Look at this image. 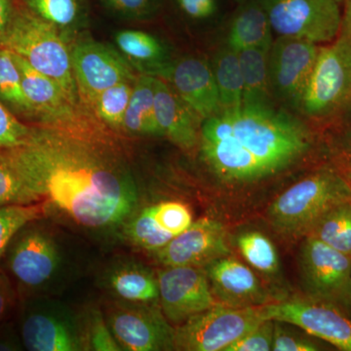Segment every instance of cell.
<instances>
[{
	"label": "cell",
	"instance_id": "d4e9b609",
	"mask_svg": "<svg viewBox=\"0 0 351 351\" xmlns=\"http://www.w3.org/2000/svg\"><path fill=\"white\" fill-rule=\"evenodd\" d=\"M29 12L56 27L71 45L89 23L86 0H18Z\"/></svg>",
	"mask_w": 351,
	"mask_h": 351
},
{
	"label": "cell",
	"instance_id": "f35d334b",
	"mask_svg": "<svg viewBox=\"0 0 351 351\" xmlns=\"http://www.w3.org/2000/svg\"><path fill=\"white\" fill-rule=\"evenodd\" d=\"M274 326L272 320H265L241 338L232 343L225 351H269L274 343Z\"/></svg>",
	"mask_w": 351,
	"mask_h": 351
},
{
	"label": "cell",
	"instance_id": "ac0fdd59",
	"mask_svg": "<svg viewBox=\"0 0 351 351\" xmlns=\"http://www.w3.org/2000/svg\"><path fill=\"white\" fill-rule=\"evenodd\" d=\"M228 253L223 226L216 219L201 218L154 254L165 267H202Z\"/></svg>",
	"mask_w": 351,
	"mask_h": 351
},
{
	"label": "cell",
	"instance_id": "d590c367",
	"mask_svg": "<svg viewBox=\"0 0 351 351\" xmlns=\"http://www.w3.org/2000/svg\"><path fill=\"white\" fill-rule=\"evenodd\" d=\"M82 319L87 350H122L108 327L103 311L90 308L85 316H82Z\"/></svg>",
	"mask_w": 351,
	"mask_h": 351
},
{
	"label": "cell",
	"instance_id": "d6986e66",
	"mask_svg": "<svg viewBox=\"0 0 351 351\" xmlns=\"http://www.w3.org/2000/svg\"><path fill=\"white\" fill-rule=\"evenodd\" d=\"M201 120L221 110L210 60L195 55L175 58L163 77Z\"/></svg>",
	"mask_w": 351,
	"mask_h": 351
},
{
	"label": "cell",
	"instance_id": "f6af8a7d",
	"mask_svg": "<svg viewBox=\"0 0 351 351\" xmlns=\"http://www.w3.org/2000/svg\"><path fill=\"white\" fill-rule=\"evenodd\" d=\"M341 32L346 34L351 40V0H343Z\"/></svg>",
	"mask_w": 351,
	"mask_h": 351
},
{
	"label": "cell",
	"instance_id": "5bb4252c",
	"mask_svg": "<svg viewBox=\"0 0 351 351\" xmlns=\"http://www.w3.org/2000/svg\"><path fill=\"white\" fill-rule=\"evenodd\" d=\"M159 304L177 327L216 304L206 270L197 267H167L157 274Z\"/></svg>",
	"mask_w": 351,
	"mask_h": 351
},
{
	"label": "cell",
	"instance_id": "6da1fadb",
	"mask_svg": "<svg viewBox=\"0 0 351 351\" xmlns=\"http://www.w3.org/2000/svg\"><path fill=\"white\" fill-rule=\"evenodd\" d=\"M93 115L66 125H32L27 143L8 149L46 215L93 237L122 230L140 193L125 154Z\"/></svg>",
	"mask_w": 351,
	"mask_h": 351
},
{
	"label": "cell",
	"instance_id": "bcb514c9",
	"mask_svg": "<svg viewBox=\"0 0 351 351\" xmlns=\"http://www.w3.org/2000/svg\"><path fill=\"white\" fill-rule=\"evenodd\" d=\"M345 306L346 307H348V308H350L351 311V269L350 274V280H348V292H346Z\"/></svg>",
	"mask_w": 351,
	"mask_h": 351
},
{
	"label": "cell",
	"instance_id": "1f68e13d",
	"mask_svg": "<svg viewBox=\"0 0 351 351\" xmlns=\"http://www.w3.org/2000/svg\"><path fill=\"white\" fill-rule=\"evenodd\" d=\"M40 202L25 184L8 149H0V207Z\"/></svg>",
	"mask_w": 351,
	"mask_h": 351
},
{
	"label": "cell",
	"instance_id": "277c9868",
	"mask_svg": "<svg viewBox=\"0 0 351 351\" xmlns=\"http://www.w3.org/2000/svg\"><path fill=\"white\" fill-rule=\"evenodd\" d=\"M0 47L24 58L32 68L59 83L82 105L71 61V47L56 27L36 17L18 1Z\"/></svg>",
	"mask_w": 351,
	"mask_h": 351
},
{
	"label": "cell",
	"instance_id": "74e56055",
	"mask_svg": "<svg viewBox=\"0 0 351 351\" xmlns=\"http://www.w3.org/2000/svg\"><path fill=\"white\" fill-rule=\"evenodd\" d=\"M32 132V125L25 124L0 101V149L25 144Z\"/></svg>",
	"mask_w": 351,
	"mask_h": 351
},
{
	"label": "cell",
	"instance_id": "ffe728a7",
	"mask_svg": "<svg viewBox=\"0 0 351 351\" xmlns=\"http://www.w3.org/2000/svg\"><path fill=\"white\" fill-rule=\"evenodd\" d=\"M208 280L221 304L234 307L260 306L267 294L258 277L247 265L232 257L217 258L206 267Z\"/></svg>",
	"mask_w": 351,
	"mask_h": 351
},
{
	"label": "cell",
	"instance_id": "7bdbcfd3",
	"mask_svg": "<svg viewBox=\"0 0 351 351\" xmlns=\"http://www.w3.org/2000/svg\"><path fill=\"white\" fill-rule=\"evenodd\" d=\"M25 350L17 324L10 319L0 323V351Z\"/></svg>",
	"mask_w": 351,
	"mask_h": 351
},
{
	"label": "cell",
	"instance_id": "83f0119b",
	"mask_svg": "<svg viewBox=\"0 0 351 351\" xmlns=\"http://www.w3.org/2000/svg\"><path fill=\"white\" fill-rule=\"evenodd\" d=\"M269 51L250 48L239 52L243 77L242 106H277L270 94Z\"/></svg>",
	"mask_w": 351,
	"mask_h": 351
},
{
	"label": "cell",
	"instance_id": "ba28073f",
	"mask_svg": "<svg viewBox=\"0 0 351 351\" xmlns=\"http://www.w3.org/2000/svg\"><path fill=\"white\" fill-rule=\"evenodd\" d=\"M263 321L260 306L234 307L216 302L175 327V348L186 351H225Z\"/></svg>",
	"mask_w": 351,
	"mask_h": 351
},
{
	"label": "cell",
	"instance_id": "30bf717a",
	"mask_svg": "<svg viewBox=\"0 0 351 351\" xmlns=\"http://www.w3.org/2000/svg\"><path fill=\"white\" fill-rule=\"evenodd\" d=\"M105 317L122 350H174L175 327L164 315L159 302H132L115 300Z\"/></svg>",
	"mask_w": 351,
	"mask_h": 351
},
{
	"label": "cell",
	"instance_id": "8fae6325",
	"mask_svg": "<svg viewBox=\"0 0 351 351\" xmlns=\"http://www.w3.org/2000/svg\"><path fill=\"white\" fill-rule=\"evenodd\" d=\"M276 36L323 45L338 38L341 9L338 0H258Z\"/></svg>",
	"mask_w": 351,
	"mask_h": 351
},
{
	"label": "cell",
	"instance_id": "44dd1931",
	"mask_svg": "<svg viewBox=\"0 0 351 351\" xmlns=\"http://www.w3.org/2000/svg\"><path fill=\"white\" fill-rule=\"evenodd\" d=\"M154 110L163 137L184 151L199 145L202 120L177 92L161 78H154Z\"/></svg>",
	"mask_w": 351,
	"mask_h": 351
},
{
	"label": "cell",
	"instance_id": "4dcf8cb0",
	"mask_svg": "<svg viewBox=\"0 0 351 351\" xmlns=\"http://www.w3.org/2000/svg\"><path fill=\"white\" fill-rule=\"evenodd\" d=\"M134 82H120L101 92L91 108L95 119L113 131H122Z\"/></svg>",
	"mask_w": 351,
	"mask_h": 351
},
{
	"label": "cell",
	"instance_id": "8d00e7d4",
	"mask_svg": "<svg viewBox=\"0 0 351 351\" xmlns=\"http://www.w3.org/2000/svg\"><path fill=\"white\" fill-rule=\"evenodd\" d=\"M101 6L127 21L154 19L160 12L162 0H99Z\"/></svg>",
	"mask_w": 351,
	"mask_h": 351
},
{
	"label": "cell",
	"instance_id": "cb8c5ba5",
	"mask_svg": "<svg viewBox=\"0 0 351 351\" xmlns=\"http://www.w3.org/2000/svg\"><path fill=\"white\" fill-rule=\"evenodd\" d=\"M103 284L115 300L132 302H159L158 278L149 267L133 261L113 263Z\"/></svg>",
	"mask_w": 351,
	"mask_h": 351
},
{
	"label": "cell",
	"instance_id": "f1b7e54d",
	"mask_svg": "<svg viewBox=\"0 0 351 351\" xmlns=\"http://www.w3.org/2000/svg\"><path fill=\"white\" fill-rule=\"evenodd\" d=\"M307 235L351 258V199L323 215Z\"/></svg>",
	"mask_w": 351,
	"mask_h": 351
},
{
	"label": "cell",
	"instance_id": "603a6c76",
	"mask_svg": "<svg viewBox=\"0 0 351 351\" xmlns=\"http://www.w3.org/2000/svg\"><path fill=\"white\" fill-rule=\"evenodd\" d=\"M274 40L269 17L261 2L245 0L228 20L223 43L239 52L250 48L269 50Z\"/></svg>",
	"mask_w": 351,
	"mask_h": 351
},
{
	"label": "cell",
	"instance_id": "b9f144b4",
	"mask_svg": "<svg viewBox=\"0 0 351 351\" xmlns=\"http://www.w3.org/2000/svg\"><path fill=\"white\" fill-rule=\"evenodd\" d=\"M19 297L10 279L0 270V323L11 319L17 311Z\"/></svg>",
	"mask_w": 351,
	"mask_h": 351
},
{
	"label": "cell",
	"instance_id": "836d02e7",
	"mask_svg": "<svg viewBox=\"0 0 351 351\" xmlns=\"http://www.w3.org/2000/svg\"><path fill=\"white\" fill-rule=\"evenodd\" d=\"M326 131L325 147L332 166L351 184V117L323 129Z\"/></svg>",
	"mask_w": 351,
	"mask_h": 351
},
{
	"label": "cell",
	"instance_id": "60d3db41",
	"mask_svg": "<svg viewBox=\"0 0 351 351\" xmlns=\"http://www.w3.org/2000/svg\"><path fill=\"white\" fill-rule=\"evenodd\" d=\"M274 326V351H315L319 350L318 346L313 341L300 335L292 334L281 326L280 322H276Z\"/></svg>",
	"mask_w": 351,
	"mask_h": 351
},
{
	"label": "cell",
	"instance_id": "e0dca14e",
	"mask_svg": "<svg viewBox=\"0 0 351 351\" xmlns=\"http://www.w3.org/2000/svg\"><path fill=\"white\" fill-rule=\"evenodd\" d=\"M13 57L19 68L23 90L34 110V125H66L92 115L76 105L59 83L32 68L19 55L13 53Z\"/></svg>",
	"mask_w": 351,
	"mask_h": 351
},
{
	"label": "cell",
	"instance_id": "7dc6e473",
	"mask_svg": "<svg viewBox=\"0 0 351 351\" xmlns=\"http://www.w3.org/2000/svg\"><path fill=\"white\" fill-rule=\"evenodd\" d=\"M235 1H237V3H239H239H241V2H244V1H245V0H235Z\"/></svg>",
	"mask_w": 351,
	"mask_h": 351
},
{
	"label": "cell",
	"instance_id": "f546056e",
	"mask_svg": "<svg viewBox=\"0 0 351 351\" xmlns=\"http://www.w3.org/2000/svg\"><path fill=\"white\" fill-rule=\"evenodd\" d=\"M0 101L20 119L34 124V110L27 100L13 53L0 47Z\"/></svg>",
	"mask_w": 351,
	"mask_h": 351
},
{
	"label": "cell",
	"instance_id": "3957f363",
	"mask_svg": "<svg viewBox=\"0 0 351 351\" xmlns=\"http://www.w3.org/2000/svg\"><path fill=\"white\" fill-rule=\"evenodd\" d=\"M297 114L321 129L351 117V40L343 32L320 46Z\"/></svg>",
	"mask_w": 351,
	"mask_h": 351
},
{
	"label": "cell",
	"instance_id": "9c48e42d",
	"mask_svg": "<svg viewBox=\"0 0 351 351\" xmlns=\"http://www.w3.org/2000/svg\"><path fill=\"white\" fill-rule=\"evenodd\" d=\"M69 47L80 101L90 113L101 92L120 82H134L138 75L112 44L85 38L82 34Z\"/></svg>",
	"mask_w": 351,
	"mask_h": 351
},
{
	"label": "cell",
	"instance_id": "2e32d148",
	"mask_svg": "<svg viewBox=\"0 0 351 351\" xmlns=\"http://www.w3.org/2000/svg\"><path fill=\"white\" fill-rule=\"evenodd\" d=\"M193 221V214L184 203L160 201L138 208L122 232L134 246L154 253L184 232Z\"/></svg>",
	"mask_w": 351,
	"mask_h": 351
},
{
	"label": "cell",
	"instance_id": "52a82bcc",
	"mask_svg": "<svg viewBox=\"0 0 351 351\" xmlns=\"http://www.w3.org/2000/svg\"><path fill=\"white\" fill-rule=\"evenodd\" d=\"M17 327L29 351L87 350L82 316L45 295L19 299Z\"/></svg>",
	"mask_w": 351,
	"mask_h": 351
},
{
	"label": "cell",
	"instance_id": "7c38bea8",
	"mask_svg": "<svg viewBox=\"0 0 351 351\" xmlns=\"http://www.w3.org/2000/svg\"><path fill=\"white\" fill-rule=\"evenodd\" d=\"M320 46L304 39H274L269 51V80L270 94L277 106L297 114Z\"/></svg>",
	"mask_w": 351,
	"mask_h": 351
},
{
	"label": "cell",
	"instance_id": "5b68a950",
	"mask_svg": "<svg viewBox=\"0 0 351 351\" xmlns=\"http://www.w3.org/2000/svg\"><path fill=\"white\" fill-rule=\"evenodd\" d=\"M350 199L351 184L327 163L277 196L269 208V218L280 232L307 235L323 215Z\"/></svg>",
	"mask_w": 351,
	"mask_h": 351
},
{
	"label": "cell",
	"instance_id": "ee69618b",
	"mask_svg": "<svg viewBox=\"0 0 351 351\" xmlns=\"http://www.w3.org/2000/svg\"><path fill=\"white\" fill-rule=\"evenodd\" d=\"M18 0H0V40L15 12Z\"/></svg>",
	"mask_w": 351,
	"mask_h": 351
},
{
	"label": "cell",
	"instance_id": "7a4b0ae2",
	"mask_svg": "<svg viewBox=\"0 0 351 351\" xmlns=\"http://www.w3.org/2000/svg\"><path fill=\"white\" fill-rule=\"evenodd\" d=\"M315 128L279 106H242L203 120L199 151L228 184H252L295 165L315 149Z\"/></svg>",
	"mask_w": 351,
	"mask_h": 351
},
{
	"label": "cell",
	"instance_id": "e575fe53",
	"mask_svg": "<svg viewBox=\"0 0 351 351\" xmlns=\"http://www.w3.org/2000/svg\"><path fill=\"white\" fill-rule=\"evenodd\" d=\"M45 216L44 202L0 207V263L15 233L25 223Z\"/></svg>",
	"mask_w": 351,
	"mask_h": 351
},
{
	"label": "cell",
	"instance_id": "4316f807",
	"mask_svg": "<svg viewBox=\"0 0 351 351\" xmlns=\"http://www.w3.org/2000/svg\"><path fill=\"white\" fill-rule=\"evenodd\" d=\"M219 95L221 108L242 107L243 77L239 52L221 43L210 59Z\"/></svg>",
	"mask_w": 351,
	"mask_h": 351
},
{
	"label": "cell",
	"instance_id": "d6a6232c",
	"mask_svg": "<svg viewBox=\"0 0 351 351\" xmlns=\"http://www.w3.org/2000/svg\"><path fill=\"white\" fill-rule=\"evenodd\" d=\"M237 247L245 260L258 271L270 274L278 269L279 261L276 246L263 233H242L237 239Z\"/></svg>",
	"mask_w": 351,
	"mask_h": 351
},
{
	"label": "cell",
	"instance_id": "4fadbf2b",
	"mask_svg": "<svg viewBox=\"0 0 351 351\" xmlns=\"http://www.w3.org/2000/svg\"><path fill=\"white\" fill-rule=\"evenodd\" d=\"M260 311L263 320L295 325L339 350L351 351V318L334 302L315 299L274 302L260 306Z\"/></svg>",
	"mask_w": 351,
	"mask_h": 351
},
{
	"label": "cell",
	"instance_id": "ab89813d",
	"mask_svg": "<svg viewBox=\"0 0 351 351\" xmlns=\"http://www.w3.org/2000/svg\"><path fill=\"white\" fill-rule=\"evenodd\" d=\"M182 15L191 22L210 23L219 15L218 0H175Z\"/></svg>",
	"mask_w": 351,
	"mask_h": 351
},
{
	"label": "cell",
	"instance_id": "484cf974",
	"mask_svg": "<svg viewBox=\"0 0 351 351\" xmlns=\"http://www.w3.org/2000/svg\"><path fill=\"white\" fill-rule=\"evenodd\" d=\"M154 76L138 75L133 84L122 131L133 137H163L154 110Z\"/></svg>",
	"mask_w": 351,
	"mask_h": 351
},
{
	"label": "cell",
	"instance_id": "7402d4cb",
	"mask_svg": "<svg viewBox=\"0 0 351 351\" xmlns=\"http://www.w3.org/2000/svg\"><path fill=\"white\" fill-rule=\"evenodd\" d=\"M113 43L138 75L163 80L175 59L167 44L149 32L122 29L115 32Z\"/></svg>",
	"mask_w": 351,
	"mask_h": 351
},
{
	"label": "cell",
	"instance_id": "9a60e30c",
	"mask_svg": "<svg viewBox=\"0 0 351 351\" xmlns=\"http://www.w3.org/2000/svg\"><path fill=\"white\" fill-rule=\"evenodd\" d=\"M300 265L304 287L311 299L345 304L351 258L307 235Z\"/></svg>",
	"mask_w": 351,
	"mask_h": 351
},
{
	"label": "cell",
	"instance_id": "8992f818",
	"mask_svg": "<svg viewBox=\"0 0 351 351\" xmlns=\"http://www.w3.org/2000/svg\"><path fill=\"white\" fill-rule=\"evenodd\" d=\"M43 219L25 223L15 233L0 263L19 299L44 295L63 267L61 245Z\"/></svg>",
	"mask_w": 351,
	"mask_h": 351
}]
</instances>
